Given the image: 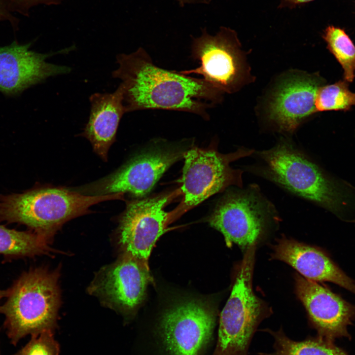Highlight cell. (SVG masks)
I'll return each instance as SVG.
<instances>
[{"label": "cell", "mask_w": 355, "mask_h": 355, "mask_svg": "<svg viewBox=\"0 0 355 355\" xmlns=\"http://www.w3.org/2000/svg\"><path fill=\"white\" fill-rule=\"evenodd\" d=\"M314 0H281L279 7L280 8H293Z\"/></svg>", "instance_id": "cell-25"}, {"label": "cell", "mask_w": 355, "mask_h": 355, "mask_svg": "<svg viewBox=\"0 0 355 355\" xmlns=\"http://www.w3.org/2000/svg\"><path fill=\"white\" fill-rule=\"evenodd\" d=\"M275 214L273 205L252 184L227 193L217 204L209 222L222 234L228 247L236 244L246 251L262 237Z\"/></svg>", "instance_id": "cell-6"}, {"label": "cell", "mask_w": 355, "mask_h": 355, "mask_svg": "<svg viewBox=\"0 0 355 355\" xmlns=\"http://www.w3.org/2000/svg\"><path fill=\"white\" fill-rule=\"evenodd\" d=\"M12 12H15L14 0H0V21L8 20L14 28H16L18 19Z\"/></svg>", "instance_id": "cell-24"}, {"label": "cell", "mask_w": 355, "mask_h": 355, "mask_svg": "<svg viewBox=\"0 0 355 355\" xmlns=\"http://www.w3.org/2000/svg\"><path fill=\"white\" fill-rule=\"evenodd\" d=\"M180 4H183L186 3H209L211 0H177Z\"/></svg>", "instance_id": "cell-26"}, {"label": "cell", "mask_w": 355, "mask_h": 355, "mask_svg": "<svg viewBox=\"0 0 355 355\" xmlns=\"http://www.w3.org/2000/svg\"><path fill=\"white\" fill-rule=\"evenodd\" d=\"M323 38L327 47L341 65L344 77L352 82L355 77V45L345 32L333 26L325 30Z\"/></svg>", "instance_id": "cell-20"}, {"label": "cell", "mask_w": 355, "mask_h": 355, "mask_svg": "<svg viewBox=\"0 0 355 355\" xmlns=\"http://www.w3.org/2000/svg\"><path fill=\"white\" fill-rule=\"evenodd\" d=\"M167 196L135 200L127 206L120 221L119 243L125 254L148 264L153 247L166 229Z\"/></svg>", "instance_id": "cell-11"}, {"label": "cell", "mask_w": 355, "mask_h": 355, "mask_svg": "<svg viewBox=\"0 0 355 355\" xmlns=\"http://www.w3.org/2000/svg\"><path fill=\"white\" fill-rule=\"evenodd\" d=\"M123 194L88 195L51 187L0 194V222L24 225L35 233L48 236L65 222L87 213L92 205L120 199Z\"/></svg>", "instance_id": "cell-3"}, {"label": "cell", "mask_w": 355, "mask_h": 355, "mask_svg": "<svg viewBox=\"0 0 355 355\" xmlns=\"http://www.w3.org/2000/svg\"><path fill=\"white\" fill-rule=\"evenodd\" d=\"M323 80L318 75L292 74L275 88L268 104L269 119L281 131L292 133L316 112L315 101Z\"/></svg>", "instance_id": "cell-14"}, {"label": "cell", "mask_w": 355, "mask_h": 355, "mask_svg": "<svg viewBox=\"0 0 355 355\" xmlns=\"http://www.w3.org/2000/svg\"><path fill=\"white\" fill-rule=\"evenodd\" d=\"M355 106V93L351 92L347 82L340 80L322 85L319 89L315 101L316 111L349 110Z\"/></svg>", "instance_id": "cell-21"}, {"label": "cell", "mask_w": 355, "mask_h": 355, "mask_svg": "<svg viewBox=\"0 0 355 355\" xmlns=\"http://www.w3.org/2000/svg\"><path fill=\"white\" fill-rule=\"evenodd\" d=\"M295 289L320 337L332 341L348 335L347 326L355 318V305L328 287L298 275L295 276Z\"/></svg>", "instance_id": "cell-13"}, {"label": "cell", "mask_w": 355, "mask_h": 355, "mask_svg": "<svg viewBox=\"0 0 355 355\" xmlns=\"http://www.w3.org/2000/svg\"><path fill=\"white\" fill-rule=\"evenodd\" d=\"M240 51L237 34L233 30L221 27L213 36L204 29L200 36L193 37L191 44V56L200 61V66L178 72L200 74L222 93H232L239 86L244 75Z\"/></svg>", "instance_id": "cell-9"}, {"label": "cell", "mask_w": 355, "mask_h": 355, "mask_svg": "<svg viewBox=\"0 0 355 355\" xmlns=\"http://www.w3.org/2000/svg\"><path fill=\"white\" fill-rule=\"evenodd\" d=\"M89 101L90 115L82 135L90 142L94 151L106 161L120 121L126 112L122 89L119 85L111 93H94Z\"/></svg>", "instance_id": "cell-17"}, {"label": "cell", "mask_w": 355, "mask_h": 355, "mask_svg": "<svg viewBox=\"0 0 355 355\" xmlns=\"http://www.w3.org/2000/svg\"><path fill=\"white\" fill-rule=\"evenodd\" d=\"M8 291L0 313L5 316L3 326L11 343L16 345L27 335L54 330L59 306L55 273L40 268L31 269L15 281Z\"/></svg>", "instance_id": "cell-4"}, {"label": "cell", "mask_w": 355, "mask_h": 355, "mask_svg": "<svg viewBox=\"0 0 355 355\" xmlns=\"http://www.w3.org/2000/svg\"><path fill=\"white\" fill-rule=\"evenodd\" d=\"M257 155L261 163L249 170L342 221L355 222V186L352 184L328 173L287 141Z\"/></svg>", "instance_id": "cell-2"}, {"label": "cell", "mask_w": 355, "mask_h": 355, "mask_svg": "<svg viewBox=\"0 0 355 355\" xmlns=\"http://www.w3.org/2000/svg\"><path fill=\"white\" fill-rule=\"evenodd\" d=\"M148 264L129 255L103 269L90 288L111 307L133 312L152 282Z\"/></svg>", "instance_id": "cell-12"}, {"label": "cell", "mask_w": 355, "mask_h": 355, "mask_svg": "<svg viewBox=\"0 0 355 355\" xmlns=\"http://www.w3.org/2000/svg\"><path fill=\"white\" fill-rule=\"evenodd\" d=\"M31 43L14 41L0 47V91L15 95L43 82L49 77L69 73V67L47 62L46 59L59 52L41 54L30 50Z\"/></svg>", "instance_id": "cell-15"}, {"label": "cell", "mask_w": 355, "mask_h": 355, "mask_svg": "<svg viewBox=\"0 0 355 355\" xmlns=\"http://www.w3.org/2000/svg\"><path fill=\"white\" fill-rule=\"evenodd\" d=\"M47 236L19 231L0 225V254L7 260L33 257L48 252Z\"/></svg>", "instance_id": "cell-18"}, {"label": "cell", "mask_w": 355, "mask_h": 355, "mask_svg": "<svg viewBox=\"0 0 355 355\" xmlns=\"http://www.w3.org/2000/svg\"><path fill=\"white\" fill-rule=\"evenodd\" d=\"M215 320L214 309L200 300L183 301L166 310L158 331L167 355H204Z\"/></svg>", "instance_id": "cell-7"}, {"label": "cell", "mask_w": 355, "mask_h": 355, "mask_svg": "<svg viewBox=\"0 0 355 355\" xmlns=\"http://www.w3.org/2000/svg\"><path fill=\"white\" fill-rule=\"evenodd\" d=\"M255 246L246 251L231 294L220 314L216 345L213 355H248L258 325L269 316L254 293L252 279Z\"/></svg>", "instance_id": "cell-5"}, {"label": "cell", "mask_w": 355, "mask_h": 355, "mask_svg": "<svg viewBox=\"0 0 355 355\" xmlns=\"http://www.w3.org/2000/svg\"><path fill=\"white\" fill-rule=\"evenodd\" d=\"M53 331L46 330L32 335L30 341L13 355H59L60 346Z\"/></svg>", "instance_id": "cell-22"}, {"label": "cell", "mask_w": 355, "mask_h": 355, "mask_svg": "<svg viewBox=\"0 0 355 355\" xmlns=\"http://www.w3.org/2000/svg\"><path fill=\"white\" fill-rule=\"evenodd\" d=\"M264 331L273 337L274 352L261 355H347L331 341L320 337L296 341L288 337L282 328L277 331L269 329Z\"/></svg>", "instance_id": "cell-19"}, {"label": "cell", "mask_w": 355, "mask_h": 355, "mask_svg": "<svg viewBox=\"0 0 355 355\" xmlns=\"http://www.w3.org/2000/svg\"><path fill=\"white\" fill-rule=\"evenodd\" d=\"M272 256L289 264L307 279L331 282L355 294V282L319 248L283 238L274 247Z\"/></svg>", "instance_id": "cell-16"}, {"label": "cell", "mask_w": 355, "mask_h": 355, "mask_svg": "<svg viewBox=\"0 0 355 355\" xmlns=\"http://www.w3.org/2000/svg\"><path fill=\"white\" fill-rule=\"evenodd\" d=\"M253 152L243 147L228 155L199 148L188 151L184 155L181 180L184 205L196 206L230 185L242 188L243 171L232 169L229 163Z\"/></svg>", "instance_id": "cell-8"}, {"label": "cell", "mask_w": 355, "mask_h": 355, "mask_svg": "<svg viewBox=\"0 0 355 355\" xmlns=\"http://www.w3.org/2000/svg\"><path fill=\"white\" fill-rule=\"evenodd\" d=\"M180 155L178 152L161 149L142 153L113 173L80 190L88 195L126 193L135 197H143Z\"/></svg>", "instance_id": "cell-10"}, {"label": "cell", "mask_w": 355, "mask_h": 355, "mask_svg": "<svg viewBox=\"0 0 355 355\" xmlns=\"http://www.w3.org/2000/svg\"><path fill=\"white\" fill-rule=\"evenodd\" d=\"M112 76L121 80L126 112L148 109L184 111L209 118L207 110L223 94L203 79L156 66L142 47L117 55Z\"/></svg>", "instance_id": "cell-1"}, {"label": "cell", "mask_w": 355, "mask_h": 355, "mask_svg": "<svg viewBox=\"0 0 355 355\" xmlns=\"http://www.w3.org/2000/svg\"><path fill=\"white\" fill-rule=\"evenodd\" d=\"M62 0H14V8L15 12L28 16L30 8L34 6L40 4H58Z\"/></svg>", "instance_id": "cell-23"}, {"label": "cell", "mask_w": 355, "mask_h": 355, "mask_svg": "<svg viewBox=\"0 0 355 355\" xmlns=\"http://www.w3.org/2000/svg\"><path fill=\"white\" fill-rule=\"evenodd\" d=\"M8 289L6 290H0V301L1 299L4 297H6L8 294Z\"/></svg>", "instance_id": "cell-27"}]
</instances>
